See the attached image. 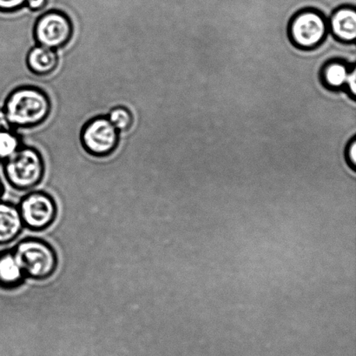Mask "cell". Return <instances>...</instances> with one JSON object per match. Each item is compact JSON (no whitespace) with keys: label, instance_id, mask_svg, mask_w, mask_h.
<instances>
[{"label":"cell","instance_id":"6da1fadb","mask_svg":"<svg viewBox=\"0 0 356 356\" xmlns=\"http://www.w3.org/2000/svg\"><path fill=\"white\" fill-rule=\"evenodd\" d=\"M51 101L40 87H17L7 96L3 111L13 128L30 129L47 121L51 113Z\"/></svg>","mask_w":356,"mask_h":356},{"label":"cell","instance_id":"7a4b0ae2","mask_svg":"<svg viewBox=\"0 0 356 356\" xmlns=\"http://www.w3.org/2000/svg\"><path fill=\"white\" fill-rule=\"evenodd\" d=\"M3 163L6 180L16 189H31L43 180L45 170L43 155L33 146H21Z\"/></svg>","mask_w":356,"mask_h":356},{"label":"cell","instance_id":"3957f363","mask_svg":"<svg viewBox=\"0 0 356 356\" xmlns=\"http://www.w3.org/2000/svg\"><path fill=\"white\" fill-rule=\"evenodd\" d=\"M13 252L26 277L44 280L57 270V254L50 244L43 240H23L17 243Z\"/></svg>","mask_w":356,"mask_h":356},{"label":"cell","instance_id":"277c9868","mask_svg":"<svg viewBox=\"0 0 356 356\" xmlns=\"http://www.w3.org/2000/svg\"><path fill=\"white\" fill-rule=\"evenodd\" d=\"M329 33L325 16L315 9L300 10L289 24V40L296 48L313 50L318 47Z\"/></svg>","mask_w":356,"mask_h":356},{"label":"cell","instance_id":"5b68a950","mask_svg":"<svg viewBox=\"0 0 356 356\" xmlns=\"http://www.w3.org/2000/svg\"><path fill=\"white\" fill-rule=\"evenodd\" d=\"M80 144L90 155L104 158L116 151L120 132L104 115L90 118L83 124L79 134Z\"/></svg>","mask_w":356,"mask_h":356},{"label":"cell","instance_id":"8992f818","mask_svg":"<svg viewBox=\"0 0 356 356\" xmlns=\"http://www.w3.org/2000/svg\"><path fill=\"white\" fill-rule=\"evenodd\" d=\"M74 26L67 14L51 10L38 17L33 27V37L38 45L58 50L71 42Z\"/></svg>","mask_w":356,"mask_h":356},{"label":"cell","instance_id":"52a82bcc","mask_svg":"<svg viewBox=\"0 0 356 356\" xmlns=\"http://www.w3.org/2000/svg\"><path fill=\"white\" fill-rule=\"evenodd\" d=\"M24 226L33 231H43L54 222L58 208L54 198L44 192L35 191L22 198L19 207Z\"/></svg>","mask_w":356,"mask_h":356},{"label":"cell","instance_id":"ba28073f","mask_svg":"<svg viewBox=\"0 0 356 356\" xmlns=\"http://www.w3.org/2000/svg\"><path fill=\"white\" fill-rule=\"evenodd\" d=\"M329 29L337 40L354 43L356 38V12L354 6H345L334 10L330 17Z\"/></svg>","mask_w":356,"mask_h":356},{"label":"cell","instance_id":"9c48e42d","mask_svg":"<svg viewBox=\"0 0 356 356\" xmlns=\"http://www.w3.org/2000/svg\"><path fill=\"white\" fill-rule=\"evenodd\" d=\"M26 63L28 70L38 77L51 75L59 65V56L54 49L36 45L27 52Z\"/></svg>","mask_w":356,"mask_h":356},{"label":"cell","instance_id":"30bf717a","mask_svg":"<svg viewBox=\"0 0 356 356\" xmlns=\"http://www.w3.org/2000/svg\"><path fill=\"white\" fill-rule=\"evenodd\" d=\"M24 226L19 208L8 202L0 201V245L13 242Z\"/></svg>","mask_w":356,"mask_h":356},{"label":"cell","instance_id":"8fae6325","mask_svg":"<svg viewBox=\"0 0 356 356\" xmlns=\"http://www.w3.org/2000/svg\"><path fill=\"white\" fill-rule=\"evenodd\" d=\"M24 278L26 274L13 251L0 253V288H15L22 284Z\"/></svg>","mask_w":356,"mask_h":356},{"label":"cell","instance_id":"7c38bea8","mask_svg":"<svg viewBox=\"0 0 356 356\" xmlns=\"http://www.w3.org/2000/svg\"><path fill=\"white\" fill-rule=\"evenodd\" d=\"M351 66L340 59H332L323 65L321 70V80L327 89H344Z\"/></svg>","mask_w":356,"mask_h":356},{"label":"cell","instance_id":"4fadbf2b","mask_svg":"<svg viewBox=\"0 0 356 356\" xmlns=\"http://www.w3.org/2000/svg\"><path fill=\"white\" fill-rule=\"evenodd\" d=\"M107 118L120 134H125L134 125V114L127 107L116 106L111 108Z\"/></svg>","mask_w":356,"mask_h":356},{"label":"cell","instance_id":"5bb4252c","mask_svg":"<svg viewBox=\"0 0 356 356\" xmlns=\"http://www.w3.org/2000/svg\"><path fill=\"white\" fill-rule=\"evenodd\" d=\"M21 146L22 139L17 132H0V162H5L19 149Z\"/></svg>","mask_w":356,"mask_h":356},{"label":"cell","instance_id":"9a60e30c","mask_svg":"<svg viewBox=\"0 0 356 356\" xmlns=\"http://www.w3.org/2000/svg\"><path fill=\"white\" fill-rule=\"evenodd\" d=\"M27 0H0V12L10 13L17 12L26 6Z\"/></svg>","mask_w":356,"mask_h":356},{"label":"cell","instance_id":"2e32d148","mask_svg":"<svg viewBox=\"0 0 356 356\" xmlns=\"http://www.w3.org/2000/svg\"><path fill=\"white\" fill-rule=\"evenodd\" d=\"M345 158L350 169L355 171L356 167V139L354 137L351 139L345 150Z\"/></svg>","mask_w":356,"mask_h":356},{"label":"cell","instance_id":"e0dca14e","mask_svg":"<svg viewBox=\"0 0 356 356\" xmlns=\"http://www.w3.org/2000/svg\"><path fill=\"white\" fill-rule=\"evenodd\" d=\"M344 90L347 91L348 95H350L352 100H355L356 96V68L355 65L351 66L350 75H348L346 84H345Z\"/></svg>","mask_w":356,"mask_h":356},{"label":"cell","instance_id":"ac0fdd59","mask_svg":"<svg viewBox=\"0 0 356 356\" xmlns=\"http://www.w3.org/2000/svg\"><path fill=\"white\" fill-rule=\"evenodd\" d=\"M48 0H27L26 6L31 12H38L43 10L47 5Z\"/></svg>","mask_w":356,"mask_h":356},{"label":"cell","instance_id":"d6986e66","mask_svg":"<svg viewBox=\"0 0 356 356\" xmlns=\"http://www.w3.org/2000/svg\"><path fill=\"white\" fill-rule=\"evenodd\" d=\"M9 130H14V128L7 118L5 111L0 108V132Z\"/></svg>","mask_w":356,"mask_h":356},{"label":"cell","instance_id":"ffe728a7","mask_svg":"<svg viewBox=\"0 0 356 356\" xmlns=\"http://www.w3.org/2000/svg\"><path fill=\"white\" fill-rule=\"evenodd\" d=\"M3 184L1 183V180H0V200H1V198L3 196Z\"/></svg>","mask_w":356,"mask_h":356}]
</instances>
